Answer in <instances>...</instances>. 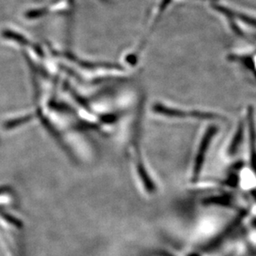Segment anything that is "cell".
Listing matches in <instances>:
<instances>
[{"mask_svg": "<svg viewBox=\"0 0 256 256\" xmlns=\"http://www.w3.org/2000/svg\"><path fill=\"white\" fill-rule=\"evenodd\" d=\"M152 110L157 114L162 116H168V117H178V118H194L200 120H213L219 118L218 114H210V113H204L202 112H188L182 110L176 109L172 107L166 106L164 104H155L152 107Z\"/></svg>", "mask_w": 256, "mask_h": 256, "instance_id": "cell-1", "label": "cell"}]
</instances>
